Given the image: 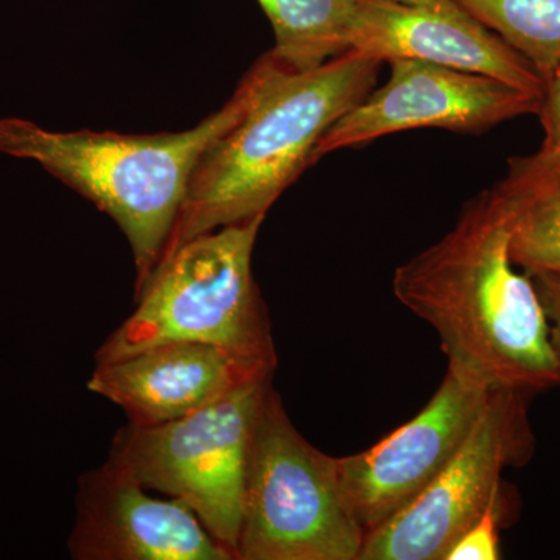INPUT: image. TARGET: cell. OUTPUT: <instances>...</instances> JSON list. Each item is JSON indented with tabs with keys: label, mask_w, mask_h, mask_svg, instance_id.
Returning a JSON list of instances; mask_svg holds the SVG:
<instances>
[{
	"label": "cell",
	"mask_w": 560,
	"mask_h": 560,
	"mask_svg": "<svg viewBox=\"0 0 560 560\" xmlns=\"http://www.w3.org/2000/svg\"><path fill=\"white\" fill-rule=\"evenodd\" d=\"M267 69L265 54L243 77L231 101L189 131L58 132L21 117H0V153L36 162L119 224L135 257L138 293L160 264L195 165L245 117Z\"/></svg>",
	"instance_id": "3957f363"
},
{
	"label": "cell",
	"mask_w": 560,
	"mask_h": 560,
	"mask_svg": "<svg viewBox=\"0 0 560 560\" xmlns=\"http://www.w3.org/2000/svg\"><path fill=\"white\" fill-rule=\"evenodd\" d=\"M526 393L493 388L451 463L399 514L364 537L360 560H445L503 495L501 474L533 453Z\"/></svg>",
	"instance_id": "52a82bcc"
},
{
	"label": "cell",
	"mask_w": 560,
	"mask_h": 560,
	"mask_svg": "<svg viewBox=\"0 0 560 560\" xmlns=\"http://www.w3.org/2000/svg\"><path fill=\"white\" fill-rule=\"evenodd\" d=\"M540 117L544 127V147H560V65L555 72L545 80V90L541 94Z\"/></svg>",
	"instance_id": "ac0fdd59"
},
{
	"label": "cell",
	"mask_w": 560,
	"mask_h": 560,
	"mask_svg": "<svg viewBox=\"0 0 560 560\" xmlns=\"http://www.w3.org/2000/svg\"><path fill=\"white\" fill-rule=\"evenodd\" d=\"M503 495L490 503L485 514L456 540L445 560H497L500 555V522Z\"/></svg>",
	"instance_id": "2e32d148"
},
{
	"label": "cell",
	"mask_w": 560,
	"mask_h": 560,
	"mask_svg": "<svg viewBox=\"0 0 560 560\" xmlns=\"http://www.w3.org/2000/svg\"><path fill=\"white\" fill-rule=\"evenodd\" d=\"M276 35L271 54L304 72L349 51L360 0H259Z\"/></svg>",
	"instance_id": "5bb4252c"
},
{
	"label": "cell",
	"mask_w": 560,
	"mask_h": 560,
	"mask_svg": "<svg viewBox=\"0 0 560 560\" xmlns=\"http://www.w3.org/2000/svg\"><path fill=\"white\" fill-rule=\"evenodd\" d=\"M267 55V75L248 113L195 165L161 260L206 232L267 215L315 164L331 125L371 94L383 65L349 50L296 72Z\"/></svg>",
	"instance_id": "7a4b0ae2"
},
{
	"label": "cell",
	"mask_w": 560,
	"mask_h": 560,
	"mask_svg": "<svg viewBox=\"0 0 560 560\" xmlns=\"http://www.w3.org/2000/svg\"><path fill=\"white\" fill-rule=\"evenodd\" d=\"M388 62V83L331 125L316 145L315 161L393 132L418 128L482 132L515 117L539 114L540 95L492 77L410 58Z\"/></svg>",
	"instance_id": "9c48e42d"
},
{
	"label": "cell",
	"mask_w": 560,
	"mask_h": 560,
	"mask_svg": "<svg viewBox=\"0 0 560 560\" xmlns=\"http://www.w3.org/2000/svg\"><path fill=\"white\" fill-rule=\"evenodd\" d=\"M397 300L440 335L448 368L489 388L560 385L547 316L528 272L514 270L510 232L490 190L455 228L394 272Z\"/></svg>",
	"instance_id": "6da1fadb"
},
{
	"label": "cell",
	"mask_w": 560,
	"mask_h": 560,
	"mask_svg": "<svg viewBox=\"0 0 560 560\" xmlns=\"http://www.w3.org/2000/svg\"><path fill=\"white\" fill-rule=\"evenodd\" d=\"M490 195L510 232L514 265L560 272V147L512 158Z\"/></svg>",
	"instance_id": "4fadbf2b"
},
{
	"label": "cell",
	"mask_w": 560,
	"mask_h": 560,
	"mask_svg": "<svg viewBox=\"0 0 560 560\" xmlns=\"http://www.w3.org/2000/svg\"><path fill=\"white\" fill-rule=\"evenodd\" d=\"M69 550L77 560H234L184 501L150 495L109 463L80 480Z\"/></svg>",
	"instance_id": "8fae6325"
},
{
	"label": "cell",
	"mask_w": 560,
	"mask_h": 560,
	"mask_svg": "<svg viewBox=\"0 0 560 560\" xmlns=\"http://www.w3.org/2000/svg\"><path fill=\"white\" fill-rule=\"evenodd\" d=\"M364 533L342 499L334 456L293 425L272 382L246 471L237 560H360Z\"/></svg>",
	"instance_id": "5b68a950"
},
{
	"label": "cell",
	"mask_w": 560,
	"mask_h": 560,
	"mask_svg": "<svg viewBox=\"0 0 560 560\" xmlns=\"http://www.w3.org/2000/svg\"><path fill=\"white\" fill-rule=\"evenodd\" d=\"M492 389L448 368L410 422L368 451L335 458L342 499L364 537L407 508L451 463Z\"/></svg>",
	"instance_id": "ba28073f"
},
{
	"label": "cell",
	"mask_w": 560,
	"mask_h": 560,
	"mask_svg": "<svg viewBox=\"0 0 560 560\" xmlns=\"http://www.w3.org/2000/svg\"><path fill=\"white\" fill-rule=\"evenodd\" d=\"M271 378L231 350L179 341L97 364L88 389L120 407L131 425L156 427Z\"/></svg>",
	"instance_id": "7c38bea8"
},
{
	"label": "cell",
	"mask_w": 560,
	"mask_h": 560,
	"mask_svg": "<svg viewBox=\"0 0 560 560\" xmlns=\"http://www.w3.org/2000/svg\"><path fill=\"white\" fill-rule=\"evenodd\" d=\"M271 382L250 383L162 425L128 423L114 438L108 463L143 488L184 501L237 560L250 440Z\"/></svg>",
	"instance_id": "8992f818"
},
{
	"label": "cell",
	"mask_w": 560,
	"mask_h": 560,
	"mask_svg": "<svg viewBox=\"0 0 560 560\" xmlns=\"http://www.w3.org/2000/svg\"><path fill=\"white\" fill-rule=\"evenodd\" d=\"M547 316L550 341L560 368V272H528Z\"/></svg>",
	"instance_id": "e0dca14e"
},
{
	"label": "cell",
	"mask_w": 560,
	"mask_h": 560,
	"mask_svg": "<svg viewBox=\"0 0 560 560\" xmlns=\"http://www.w3.org/2000/svg\"><path fill=\"white\" fill-rule=\"evenodd\" d=\"M265 217L206 232L164 257L135 294V313L95 353L97 364L167 342H206L275 375L270 316L253 276Z\"/></svg>",
	"instance_id": "277c9868"
},
{
	"label": "cell",
	"mask_w": 560,
	"mask_h": 560,
	"mask_svg": "<svg viewBox=\"0 0 560 560\" xmlns=\"http://www.w3.org/2000/svg\"><path fill=\"white\" fill-rule=\"evenodd\" d=\"M349 50L480 73L540 97L545 90L536 66L456 0H360Z\"/></svg>",
	"instance_id": "30bf717a"
},
{
	"label": "cell",
	"mask_w": 560,
	"mask_h": 560,
	"mask_svg": "<svg viewBox=\"0 0 560 560\" xmlns=\"http://www.w3.org/2000/svg\"><path fill=\"white\" fill-rule=\"evenodd\" d=\"M523 57L541 79L560 65V0H456Z\"/></svg>",
	"instance_id": "9a60e30c"
}]
</instances>
